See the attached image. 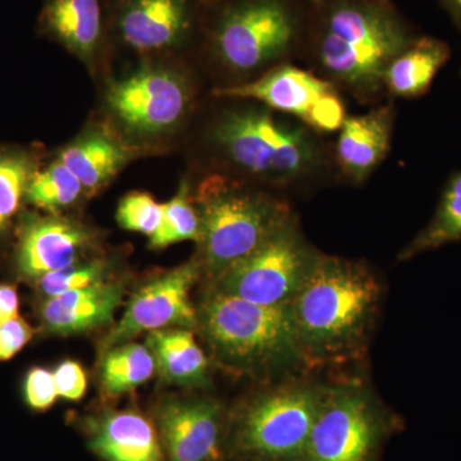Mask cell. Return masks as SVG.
Instances as JSON below:
<instances>
[{
  "label": "cell",
  "instance_id": "603a6c76",
  "mask_svg": "<svg viewBox=\"0 0 461 461\" xmlns=\"http://www.w3.org/2000/svg\"><path fill=\"white\" fill-rule=\"evenodd\" d=\"M156 368V359L148 346L126 342L107 350L100 379L109 395H121L149 381Z\"/></svg>",
  "mask_w": 461,
  "mask_h": 461
},
{
  "label": "cell",
  "instance_id": "e575fe53",
  "mask_svg": "<svg viewBox=\"0 0 461 461\" xmlns=\"http://www.w3.org/2000/svg\"><path fill=\"white\" fill-rule=\"evenodd\" d=\"M222 2H224V0H200V3L204 5V8L213 7V5Z\"/></svg>",
  "mask_w": 461,
  "mask_h": 461
},
{
  "label": "cell",
  "instance_id": "f546056e",
  "mask_svg": "<svg viewBox=\"0 0 461 461\" xmlns=\"http://www.w3.org/2000/svg\"><path fill=\"white\" fill-rule=\"evenodd\" d=\"M58 395L54 375L48 369L36 366L27 373L25 381V399L33 411H48Z\"/></svg>",
  "mask_w": 461,
  "mask_h": 461
},
{
  "label": "cell",
  "instance_id": "836d02e7",
  "mask_svg": "<svg viewBox=\"0 0 461 461\" xmlns=\"http://www.w3.org/2000/svg\"><path fill=\"white\" fill-rule=\"evenodd\" d=\"M442 3L453 17L454 23L461 27V0H442Z\"/></svg>",
  "mask_w": 461,
  "mask_h": 461
},
{
  "label": "cell",
  "instance_id": "d6a6232c",
  "mask_svg": "<svg viewBox=\"0 0 461 461\" xmlns=\"http://www.w3.org/2000/svg\"><path fill=\"white\" fill-rule=\"evenodd\" d=\"M20 309V297L16 287L12 285H0V323L17 317Z\"/></svg>",
  "mask_w": 461,
  "mask_h": 461
},
{
  "label": "cell",
  "instance_id": "484cf974",
  "mask_svg": "<svg viewBox=\"0 0 461 461\" xmlns=\"http://www.w3.org/2000/svg\"><path fill=\"white\" fill-rule=\"evenodd\" d=\"M200 220L196 206L190 196V187L182 181L175 198L163 204L159 229L150 238V248L165 249L181 241L199 242Z\"/></svg>",
  "mask_w": 461,
  "mask_h": 461
},
{
  "label": "cell",
  "instance_id": "6da1fadb",
  "mask_svg": "<svg viewBox=\"0 0 461 461\" xmlns=\"http://www.w3.org/2000/svg\"><path fill=\"white\" fill-rule=\"evenodd\" d=\"M382 286L360 263L318 256L299 293L291 318L306 362H342L357 357L377 317Z\"/></svg>",
  "mask_w": 461,
  "mask_h": 461
},
{
  "label": "cell",
  "instance_id": "83f0119b",
  "mask_svg": "<svg viewBox=\"0 0 461 461\" xmlns=\"http://www.w3.org/2000/svg\"><path fill=\"white\" fill-rule=\"evenodd\" d=\"M109 266L104 260L94 259L89 262H77L66 268L47 273L36 280L38 290L41 295L50 299L69 293L89 287L91 285L107 280Z\"/></svg>",
  "mask_w": 461,
  "mask_h": 461
},
{
  "label": "cell",
  "instance_id": "7c38bea8",
  "mask_svg": "<svg viewBox=\"0 0 461 461\" xmlns=\"http://www.w3.org/2000/svg\"><path fill=\"white\" fill-rule=\"evenodd\" d=\"M202 269V260L193 259L139 288L103 348L126 344L141 332L198 327V309L191 303L190 291Z\"/></svg>",
  "mask_w": 461,
  "mask_h": 461
},
{
  "label": "cell",
  "instance_id": "8fae6325",
  "mask_svg": "<svg viewBox=\"0 0 461 461\" xmlns=\"http://www.w3.org/2000/svg\"><path fill=\"white\" fill-rule=\"evenodd\" d=\"M221 98L254 99L299 118L318 132H335L346 118L338 90L329 81L294 66L276 67L250 84L214 91Z\"/></svg>",
  "mask_w": 461,
  "mask_h": 461
},
{
  "label": "cell",
  "instance_id": "7a4b0ae2",
  "mask_svg": "<svg viewBox=\"0 0 461 461\" xmlns=\"http://www.w3.org/2000/svg\"><path fill=\"white\" fill-rule=\"evenodd\" d=\"M198 327L230 371L287 375L308 364L288 305L254 304L212 288L199 306Z\"/></svg>",
  "mask_w": 461,
  "mask_h": 461
},
{
  "label": "cell",
  "instance_id": "9a60e30c",
  "mask_svg": "<svg viewBox=\"0 0 461 461\" xmlns=\"http://www.w3.org/2000/svg\"><path fill=\"white\" fill-rule=\"evenodd\" d=\"M91 245V233L59 217H32L21 229L17 269L29 280L80 262Z\"/></svg>",
  "mask_w": 461,
  "mask_h": 461
},
{
  "label": "cell",
  "instance_id": "8992f818",
  "mask_svg": "<svg viewBox=\"0 0 461 461\" xmlns=\"http://www.w3.org/2000/svg\"><path fill=\"white\" fill-rule=\"evenodd\" d=\"M215 5L221 8L209 25V45L232 71L248 74L269 65L295 39V16L286 0H224Z\"/></svg>",
  "mask_w": 461,
  "mask_h": 461
},
{
  "label": "cell",
  "instance_id": "4dcf8cb0",
  "mask_svg": "<svg viewBox=\"0 0 461 461\" xmlns=\"http://www.w3.org/2000/svg\"><path fill=\"white\" fill-rule=\"evenodd\" d=\"M33 329L23 318L14 317L0 323V362L11 360L33 338Z\"/></svg>",
  "mask_w": 461,
  "mask_h": 461
},
{
  "label": "cell",
  "instance_id": "cb8c5ba5",
  "mask_svg": "<svg viewBox=\"0 0 461 461\" xmlns=\"http://www.w3.org/2000/svg\"><path fill=\"white\" fill-rule=\"evenodd\" d=\"M461 240V172L446 185L432 220L405 250L400 260L411 259L424 251L433 250Z\"/></svg>",
  "mask_w": 461,
  "mask_h": 461
},
{
  "label": "cell",
  "instance_id": "44dd1931",
  "mask_svg": "<svg viewBox=\"0 0 461 461\" xmlns=\"http://www.w3.org/2000/svg\"><path fill=\"white\" fill-rule=\"evenodd\" d=\"M147 345L156 359L158 371L166 381L180 386H204L208 384V357L191 330H151Z\"/></svg>",
  "mask_w": 461,
  "mask_h": 461
},
{
  "label": "cell",
  "instance_id": "4fadbf2b",
  "mask_svg": "<svg viewBox=\"0 0 461 461\" xmlns=\"http://www.w3.org/2000/svg\"><path fill=\"white\" fill-rule=\"evenodd\" d=\"M203 7L200 0H112V32L139 53H168L195 35Z\"/></svg>",
  "mask_w": 461,
  "mask_h": 461
},
{
  "label": "cell",
  "instance_id": "ac0fdd59",
  "mask_svg": "<svg viewBox=\"0 0 461 461\" xmlns=\"http://www.w3.org/2000/svg\"><path fill=\"white\" fill-rule=\"evenodd\" d=\"M390 107L371 113L346 117L339 127V165L346 176L363 182L386 157L391 140Z\"/></svg>",
  "mask_w": 461,
  "mask_h": 461
},
{
  "label": "cell",
  "instance_id": "1f68e13d",
  "mask_svg": "<svg viewBox=\"0 0 461 461\" xmlns=\"http://www.w3.org/2000/svg\"><path fill=\"white\" fill-rule=\"evenodd\" d=\"M58 395L71 402L83 399L87 388L86 375L83 366L74 360H65L53 372Z\"/></svg>",
  "mask_w": 461,
  "mask_h": 461
},
{
  "label": "cell",
  "instance_id": "30bf717a",
  "mask_svg": "<svg viewBox=\"0 0 461 461\" xmlns=\"http://www.w3.org/2000/svg\"><path fill=\"white\" fill-rule=\"evenodd\" d=\"M189 80L172 67L149 66L108 89L109 112L132 136L159 138L177 129L189 111Z\"/></svg>",
  "mask_w": 461,
  "mask_h": 461
},
{
  "label": "cell",
  "instance_id": "ba28073f",
  "mask_svg": "<svg viewBox=\"0 0 461 461\" xmlns=\"http://www.w3.org/2000/svg\"><path fill=\"white\" fill-rule=\"evenodd\" d=\"M386 430L384 412L368 387L323 386L302 461H375Z\"/></svg>",
  "mask_w": 461,
  "mask_h": 461
},
{
  "label": "cell",
  "instance_id": "5b68a950",
  "mask_svg": "<svg viewBox=\"0 0 461 461\" xmlns=\"http://www.w3.org/2000/svg\"><path fill=\"white\" fill-rule=\"evenodd\" d=\"M323 386L288 381L254 397L242 409L236 445L258 461H302Z\"/></svg>",
  "mask_w": 461,
  "mask_h": 461
},
{
  "label": "cell",
  "instance_id": "d6986e66",
  "mask_svg": "<svg viewBox=\"0 0 461 461\" xmlns=\"http://www.w3.org/2000/svg\"><path fill=\"white\" fill-rule=\"evenodd\" d=\"M90 447L105 461H163L157 430L138 411H117L96 421Z\"/></svg>",
  "mask_w": 461,
  "mask_h": 461
},
{
  "label": "cell",
  "instance_id": "7402d4cb",
  "mask_svg": "<svg viewBox=\"0 0 461 461\" xmlns=\"http://www.w3.org/2000/svg\"><path fill=\"white\" fill-rule=\"evenodd\" d=\"M448 58L450 48L446 42L433 38L415 39L388 65L384 85L393 95L417 98L429 90Z\"/></svg>",
  "mask_w": 461,
  "mask_h": 461
},
{
  "label": "cell",
  "instance_id": "e0dca14e",
  "mask_svg": "<svg viewBox=\"0 0 461 461\" xmlns=\"http://www.w3.org/2000/svg\"><path fill=\"white\" fill-rule=\"evenodd\" d=\"M123 294L121 282L105 280L50 297L41 309L42 327L47 332L59 336L98 329L112 321L122 303Z\"/></svg>",
  "mask_w": 461,
  "mask_h": 461
},
{
  "label": "cell",
  "instance_id": "d4e9b609",
  "mask_svg": "<svg viewBox=\"0 0 461 461\" xmlns=\"http://www.w3.org/2000/svg\"><path fill=\"white\" fill-rule=\"evenodd\" d=\"M84 193L77 176L58 159L44 171L33 175L25 199L42 211L57 213L75 204Z\"/></svg>",
  "mask_w": 461,
  "mask_h": 461
},
{
  "label": "cell",
  "instance_id": "277c9868",
  "mask_svg": "<svg viewBox=\"0 0 461 461\" xmlns=\"http://www.w3.org/2000/svg\"><path fill=\"white\" fill-rule=\"evenodd\" d=\"M200 220L202 266L213 280L293 220L288 206L222 176L202 182L193 198Z\"/></svg>",
  "mask_w": 461,
  "mask_h": 461
},
{
  "label": "cell",
  "instance_id": "f1b7e54d",
  "mask_svg": "<svg viewBox=\"0 0 461 461\" xmlns=\"http://www.w3.org/2000/svg\"><path fill=\"white\" fill-rule=\"evenodd\" d=\"M163 217V204L147 193H131L121 200L117 221L122 229L142 233L149 238L159 229Z\"/></svg>",
  "mask_w": 461,
  "mask_h": 461
},
{
  "label": "cell",
  "instance_id": "5bb4252c",
  "mask_svg": "<svg viewBox=\"0 0 461 461\" xmlns=\"http://www.w3.org/2000/svg\"><path fill=\"white\" fill-rule=\"evenodd\" d=\"M168 461H215L221 454L222 409L213 400H172L158 411Z\"/></svg>",
  "mask_w": 461,
  "mask_h": 461
},
{
  "label": "cell",
  "instance_id": "ffe728a7",
  "mask_svg": "<svg viewBox=\"0 0 461 461\" xmlns=\"http://www.w3.org/2000/svg\"><path fill=\"white\" fill-rule=\"evenodd\" d=\"M131 150L105 130L93 129L60 151L59 159L77 176L85 193L95 194L113 180Z\"/></svg>",
  "mask_w": 461,
  "mask_h": 461
},
{
  "label": "cell",
  "instance_id": "52a82bcc",
  "mask_svg": "<svg viewBox=\"0 0 461 461\" xmlns=\"http://www.w3.org/2000/svg\"><path fill=\"white\" fill-rule=\"evenodd\" d=\"M214 138L236 166L267 180L299 177L314 165L317 153L302 127L278 123L257 109L224 114Z\"/></svg>",
  "mask_w": 461,
  "mask_h": 461
},
{
  "label": "cell",
  "instance_id": "2e32d148",
  "mask_svg": "<svg viewBox=\"0 0 461 461\" xmlns=\"http://www.w3.org/2000/svg\"><path fill=\"white\" fill-rule=\"evenodd\" d=\"M41 30L93 67L112 32V0H44Z\"/></svg>",
  "mask_w": 461,
  "mask_h": 461
},
{
  "label": "cell",
  "instance_id": "4316f807",
  "mask_svg": "<svg viewBox=\"0 0 461 461\" xmlns=\"http://www.w3.org/2000/svg\"><path fill=\"white\" fill-rule=\"evenodd\" d=\"M35 173V163L26 153L0 151V232L17 214Z\"/></svg>",
  "mask_w": 461,
  "mask_h": 461
},
{
  "label": "cell",
  "instance_id": "9c48e42d",
  "mask_svg": "<svg viewBox=\"0 0 461 461\" xmlns=\"http://www.w3.org/2000/svg\"><path fill=\"white\" fill-rule=\"evenodd\" d=\"M318 256L293 218L250 256L218 276L212 288L254 304L288 305L304 285Z\"/></svg>",
  "mask_w": 461,
  "mask_h": 461
},
{
  "label": "cell",
  "instance_id": "3957f363",
  "mask_svg": "<svg viewBox=\"0 0 461 461\" xmlns=\"http://www.w3.org/2000/svg\"><path fill=\"white\" fill-rule=\"evenodd\" d=\"M414 41L379 0H335L321 18L318 57L336 80L368 94L384 85L388 65Z\"/></svg>",
  "mask_w": 461,
  "mask_h": 461
}]
</instances>
